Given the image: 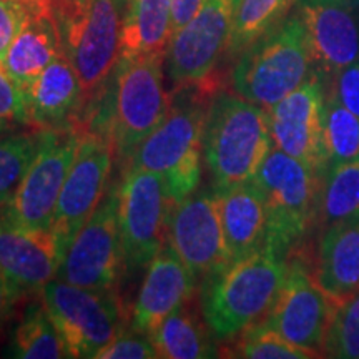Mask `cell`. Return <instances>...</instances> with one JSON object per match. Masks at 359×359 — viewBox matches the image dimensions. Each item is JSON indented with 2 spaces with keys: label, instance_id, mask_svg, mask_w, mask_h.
<instances>
[{
  "label": "cell",
  "instance_id": "obj_27",
  "mask_svg": "<svg viewBox=\"0 0 359 359\" xmlns=\"http://www.w3.org/2000/svg\"><path fill=\"white\" fill-rule=\"evenodd\" d=\"M11 353L22 359L67 358L64 343L42 303L30 304L12 338Z\"/></svg>",
  "mask_w": 359,
  "mask_h": 359
},
{
  "label": "cell",
  "instance_id": "obj_38",
  "mask_svg": "<svg viewBox=\"0 0 359 359\" xmlns=\"http://www.w3.org/2000/svg\"><path fill=\"white\" fill-rule=\"evenodd\" d=\"M19 299V294L13 291L12 286L6 280V276L0 273V326L11 318L13 308H15V303Z\"/></svg>",
  "mask_w": 359,
  "mask_h": 359
},
{
  "label": "cell",
  "instance_id": "obj_23",
  "mask_svg": "<svg viewBox=\"0 0 359 359\" xmlns=\"http://www.w3.org/2000/svg\"><path fill=\"white\" fill-rule=\"evenodd\" d=\"M58 55L62 47L52 11L29 22L8 47L2 64L13 82L27 88Z\"/></svg>",
  "mask_w": 359,
  "mask_h": 359
},
{
  "label": "cell",
  "instance_id": "obj_25",
  "mask_svg": "<svg viewBox=\"0 0 359 359\" xmlns=\"http://www.w3.org/2000/svg\"><path fill=\"white\" fill-rule=\"evenodd\" d=\"M148 336L158 358L205 359L218 356L213 339L217 336L206 325L205 318L201 321L198 314L193 313L190 302L168 314Z\"/></svg>",
  "mask_w": 359,
  "mask_h": 359
},
{
  "label": "cell",
  "instance_id": "obj_1",
  "mask_svg": "<svg viewBox=\"0 0 359 359\" xmlns=\"http://www.w3.org/2000/svg\"><path fill=\"white\" fill-rule=\"evenodd\" d=\"M213 85L208 80L175 87L167 114L135 150L127 167L161 175L175 203L200 187L205 118Z\"/></svg>",
  "mask_w": 359,
  "mask_h": 359
},
{
  "label": "cell",
  "instance_id": "obj_32",
  "mask_svg": "<svg viewBox=\"0 0 359 359\" xmlns=\"http://www.w3.org/2000/svg\"><path fill=\"white\" fill-rule=\"evenodd\" d=\"M323 354L325 358L359 359V290L336 304Z\"/></svg>",
  "mask_w": 359,
  "mask_h": 359
},
{
  "label": "cell",
  "instance_id": "obj_28",
  "mask_svg": "<svg viewBox=\"0 0 359 359\" xmlns=\"http://www.w3.org/2000/svg\"><path fill=\"white\" fill-rule=\"evenodd\" d=\"M296 2L298 0H240L226 55H240L248 45L285 19Z\"/></svg>",
  "mask_w": 359,
  "mask_h": 359
},
{
  "label": "cell",
  "instance_id": "obj_2",
  "mask_svg": "<svg viewBox=\"0 0 359 359\" xmlns=\"http://www.w3.org/2000/svg\"><path fill=\"white\" fill-rule=\"evenodd\" d=\"M288 273V258L269 248L233 259L201 280L200 303L206 325L218 339L230 341L266 318Z\"/></svg>",
  "mask_w": 359,
  "mask_h": 359
},
{
  "label": "cell",
  "instance_id": "obj_39",
  "mask_svg": "<svg viewBox=\"0 0 359 359\" xmlns=\"http://www.w3.org/2000/svg\"><path fill=\"white\" fill-rule=\"evenodd\" d=\"M13 2H24L39 12H52L53 0H13Z\"/></svg>",
  "mask_w": 359,
  "mask_h": 359
},
{
  "label": "cell",
  "instance_id": "obj_24",
  "mask_svg": "<svg viewBox=\"0 0 359 359\" xmlns=\"http://www.w3.org/2000/svg\"><path fill=\"white\" fill-rule=\"evenodd\" d=\"M172 37V0H132L123 12L118 60L167 52Z\"/></svg>",
  "mask_w": 359,
  "mask_h": 359
},
{
  "label": "cell",
  "instance_id": "obj_8",
  "mask_svg": "<svg viewBox=\"0 0 359 359\" xmlns=\"http://www.w3.org/2000/svg\"><path fill=\"white\" fill-rule=\"evenodd\" d=\"M39 296L57 327L67 358H97L98 351L125 330L116 290L83 288L55 278Z\"/></svg>",
  "mask_w": 359,
  "mask_h": 359
},
{
  "label": "cell",
  "instance_id": "obj_3",
  "mask_svg": "<svg viewBox=\"0 0 359 359\" xmlns=\"http://www.w3.org/2000/svg\"><path fill=\"white\" fill-rule=\"evenodd\" d=\"M271 150L264 107L238 93H213L205 118L203 160L215 190L251 182Z\"/></svg>",
  "mask_w": 359,
  "mask_h": 359
},
{
  "label": "cell",
  "instance_id": "obj_20",
  "mask_svg": "<svg viewBox=\"0 0 359 359\" xmlns=\"http://www.w3.org/2000/svg\"><path fill=\"white\" fill-rule=\"evenodd\" d=\"M30 128L74 127L85 107V93L74 65L58 55L29 87L24 88Z\"/></svg>",
  "mask_w": 359,
  "mask_h": 359
},
{
  "label": "cell",
  "instance_id": "obj_6",
  "mask_svg": "<svg viewBox=\"0 0 359 359\" xmlns=\"http://www.w3.org/2000/svg\"><path fill=\"white\" fill-rule=\"evenodd\" d=\"M165 53L116 62L111 74V135L115 158L123 170L140 143L167 114L172 93L165 90Z\"/></svg>",
  "mask_w": 359,
  "mask_h": 359
},
{
  "label": "cell",
  "instance_id": "obj_35",
  "mask_svg": "<svg viewBox=\"0 0 359 359\" xmlns=\"http://www.w3.org/2000/svg\"><path fill=\"white\" fill-rule=\"evenodd\" d=\"M43 13L50 12H39L24 2L0 0V62H4L8 47L17 35L29 25V22Z\"/></svg>",
  "mask_w": 359,
  "mask_h": 359
},
{
  "label": "cell",
  "instance_id": "obj_18",
  "mask_svg": "<svg viewBox=\"0 0 359 359\" xmlns=\"http://www.w3.org/2000/svg\"><path fill=\"white\" fill-rule=\"evenodd\" d=\"M60 255L52 231L32 230L0 213V273L19 294H40L55 280Z\"/></svg>",
  "mask_w": 359,
  "mask_h": 359
},
{
  "label": "cell",
  "instance_id": "obj_5",
  "mask_svg": "<svg viewBox=\"0 0 359 359\" xmlns=\"http://www.w3.org/2000/svg\"><path fill=\"white\" fill-rule=\"evenodd\" d=\"M122 12L116 0H53L62 53L77 72L85 102L114 74L120 55Z\"/></svg>",
  "mask_w": 359,
  "mask_h": 359
},
{
  "label": "cell",
  "instance_id": "obj_14",
  "mask_svg": "<svg viewBox=\"0 0 359 359\" xmlns=\"http://www.w3.org/2000/svg\"><path fill=\"white\" fill-rule=\"evenodd\" d=\"M303 258H288V273L263 323L298 346L320 353L323 358L326 336L336 309Z\"/></svg>",
  "mask_w": 359,
  "mask_h": 359
},
{
  "label": "cell",
  "instance_id": "obj_31",
  "mask_svg": "<svg viewBox=\"0 0 359 359\" xmlns=\"http://www.w3.org/2000/svg\"><path fill=\"white\" fill-rule=\"evenodd\" d=\"M236 343L228 351L230 356L248 359H313L323 358L320 353L302 348L269 330L263 321L246 327L238 334Z\"/></svg>",
  "mask_w": 359,
  "mask_h": 359
},
{
  "label": "cell",
  "instance_id": "obj_36",
  "mask_svg": "<svg viewBox=\"0 0 359 359\" xmlns=\"http://www.w3.org/2000/svg\"><path fill=\"white\" fill-rule=\"evenodd\" d=\"M330 92L348 110H351L354 115L359 116V58L354 60L351 65H348L346 69L341 70L331 80Z\"/></svg>",
  "mask_w": 359,
  "mask_h": 359
},
{
  "label": "cell",
  "instance_id": "obj_26",
  "mask_svg": "<svg viewBox=\"0 0 359 359\" xmlns=\"http://www.w3.org/2000/svg\"><path fill=\"white\" fill-rule=\"evenodd\" d=\"M359 215V155L325 170L320 177L316 222L323 230Z\"/></svg>",
  "mask_w": 359,
  "mask_h": 359
},
{
  "label": "cell",
  "instance_id": "obj_11",
  "mask_svg": "<svg viewBox=\"0 0 359 359\" xmlns=\"http://www.w3.org/2000/svg\"><path fill=\"white\" fill-rule=\"evenodd\" d=\"M175 200L161 175L127 170L118 187V219L127 273L148 266L168 245Z\"/></svg>",
  "mask_w": 359,
  "mask_h": 359
},
{
  "label": "cell",
  "instance_id": "obj_30",
  "mask_svg": "<svg viewBox=\"0 0 359 359\" xmlns=\"http://www.w3.org/2000/svg\"><path fill=\"white\" fill-rule=\"evenodd\" d=\"M323 142L326 170L359 155V116L348 110L331 92L326 97Z\"/></svg>",
  "mask_w": 359,
  "mask_h": 359
},
{
  "label": "cell",
  "instance_id": "obj_12",
  "mask_svg": "<svg viewBox=\"0 0 359 359\" xmlns=\"http://www.w3.org/2000/svg\"><path fill=\"white\" fill-rule=\"evenodd\" d=\"M77 127L42 130L37 155L22 178L4 217L32 230H52L53 215L67 175L77 155Z\"/></svg>",
  "mask_w": 359,
  "mask_h": 359
},
{
  "label": "cell",
  "instance_id": "obj_21",
  "mask_svg": "<svg viewBox=\"0 0 359 359\" xmlns=\"http://www.w3.org/2000/svg\"><path fill=\"white\" fill-rule=\"evenodd\" d=\"M313 276L336 303L359 290V215L325 228Z\"/></svg>",
  "mask_w": 359,
  "mask_h": 359
},
{
  "label": "cell",
  "instance_id": "obj_10",
  "mask_svg": "<svg viewBox=\"0 0 359 359\" xmlns=\"http://www.w3.org/2000/svg\"><path fill=\"white\" fill-rule=\"evenodd\" d=\"M79 128L77 155L58 196L52 235L60 262L77 233L88 222L109 188L115 161V142L110 130Z\"/></svg>",
  "mask_w": 359,
  "mask_h": 359
},
{
  "label": "cell",
  "instance_id": "obj_4",
  "mask_svg": "<svg viewBox=\"0 0 359 359\" xmlns=\"http://www.w3.org/2000/svg\"><path fill=\"white\" fill-rule=\"evenodd\" d=\"M313 72L306 32L298 13L293 12L238 55L231 87L240 97L269 109Z\"/></svg>",
  "mask_w": 359,
  "mask_h": 359
},
{
  "label": "cell",
  "instance_id": "obj_13",
  "mask_svg": "<svg viewBox=\"0 0 359 359\" xmlns=\"http://www.w3.org/2000/svg\"><path fill=\"white\" fill-rule=\"evenodd\" d=\"M240 0H205L203 7L170 40L165 67L173 87L213 79L228 50Z\"/></svg>",
  "mask_w": 359,
  "mask_h": 359
},
{
  "label": "cell",
  "instance_id": "obj_29",
  "mask_svg": "<svg viewBox=\"0 0 359 359\" xmlns=\"http://www.w3.org/2000/svg\"><path fill=\"white\" fill-rule=\"evenodd\" d=\"M42 130L0 133V212L11 203L37 155Z\"/></svg>",
  "mask_w": 359,
  "mask_h": 359
},
{
  "label": "cell",
  "instance_id": "obj_34",
  "mask_svg": "<svg viewBox=\"0 0 359 359\" xmlns=\"http://www.w3.org/2000/svg\"><path fill=\"white\" fill-rule=\"evenodd\" d=\"M155 346L150 336L130 330L120 331L107 346L97 354V359H154Z\"/></svg>",
  "mask_w": 359,
  "mask_h": 359
},
{
  "label": "cell",
  "instance_id": "obj_40",
  "mask_svg": "<svg viewBox=\"0 0 359 359\" xmlns=\"http://www.w3.org/2000/svg\"><path fill=\"white\" fill-rule=\"evenodd\" d=\"M116 2L120 4V7H122V11L125 12V8L130 6V2H132V0H116Z\"/></svg>",
  "mask_w": 359,
  "mask_h": 359
},
{
  "label": "cell",
  "instance_id": "obj_17",
  "mask_svg": "<svg viewBox=\"0 0 359 359\" xmlns=\"http://www.w3.org/2000/svg\"><path fill=\"white\" fill-rule=\"evenodd\" d=\"M314 70L331 83L359 58V17L353 0H298Z\"/></svg>",
  "mask_w": 359,
  "mask_h": 359
},
{
  "label": "cell",
  "instance_id": "obj_19",
  "mask_svg": "<svg viewBox=\"0 0 359 359\" xmlns=\"http://www.w3.org/2000/svg\"><path fill=\"white\" fill-rule=\"evenodd\" d=\"M196 283L198 280L172 246H165L148 263L130 327L138 333L150 334L168 314L191 302Z\"/></svg>",
  "mask_w": 359,
  "mask_h": 359
},
{
  "label": "cell",
  "instance_id": "obj_37",
  "mask_svg": "<svg viewBox=\"0 0 359 359\" xmlns=\"http://www.w3.org/2000/svg\"><path fill=\"white\" fill-rule=\"evenodd\" d=\"M205 0H172V30L173 35L183 29L190 22L200 8L203 7Z\"/></svg>",
  "mask_w": 359,
  "mask_h": 359
},
{
  "label": "cell",
  "instance_id": "obj_22",
  "mask_svg": "<svg viewBox=\"0 0 359 359\" xmlns=\"http://www.w3.org/2000/svg\"><path fill=\"white\" fill-rule=\"evenodd\" d=\"M231 258L240 259L263 250L268 236V210L253 182L215 190Z\"/></svg>",
  "mask_w": 359,
  "mask_h": 359
},
{
  "label": "cell",
  "instance_id": "obj_7",
  "mask_svg": "<svg viewBox=\"0 0 359 359\" xmlns=\"http://www.w3.org/2000/svg\"><path fill=\"white\" fill-rule=\"evenodd\" d=\"M251 182L259 188L268 210L264 248L290 258L316 222L320 178L303 161L273 147Z\"/></svg>",
  "mask_w": 359,
  "mask_h": 359
},
{
  "label": "cell",
  "instance_id": "obj_9",
  "mask_svg": "<svg viewBox=\"0 0 359 359\" xmlns=\"http://www.w3.org/2000/svg\"><path fill=\"white\" fill-rule=\"evenodd\" d=\"M118 187L110 183L100 205L72 240L57 280L92 290H116L127 273L118 219Z\"/></svg>",
  "mask_w": 359,
  "mask_h": 359
},
{
  "label": "cell",
  "instance_id": "obj_15",
  "mask_svg": "<svg viewBox=\"0 0 359 359\" xmlns=\"http://www.w3.org/2000/svg\"><path fill=\"white\" fill-rule=\"evenodd\" d=\"M168 246H172L198 281L233 262L215 188H196L173 205Z\"/></svg>",
  "mask_w": 359,
  "mask_h": 359
},
{
  "label": "cell",
  "instance_id": "obj_16",
  "mask_svg": "<svg viewBox=\"0 0 359 359\" xmlns=\"http://www.w3.org/2000/svg\"><path fill=\"white\" fill-rule=\"evenodd\" d=\"M327 85V80L314 70L290 95L266 109L273 147L303 161L318 178L326 170L323 125Z\"/></svg>",
  "mask_w": 359,
  "mask_h": 359
},
{
  "label": "cell",
  "instance_id": "obj_33",
  "mask_svg": "<svg viewBox=\"0 0 359 359\" xmlns=\"http://www.w3.org/2000/svg\"><path fill=\"white\" fill-rule=\"evenodd\" d=\"M17 127H30L25 92L13 82L0 62V133Z\"/></svg>",
  "mask_w": 359,
  "mask_h": 359
}]
</instances>
